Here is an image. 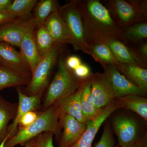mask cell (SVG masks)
<instances>
[{
    "label": "cell",
    "mask_w": 147,
    "mask_h": 147,
    "mask_svg": "<svg viewBox=\"0 0 147 147\" xmlns=\"http://www.w3.org/2000/svg\"><path fill=\"white\" fill-rule=\"evenodd\" d=\"M77 1L89 47L95 42L107 44L113 38L120 40V30L100 1Z\"/></svg>",
    "instance_id": "1"
},
{
    "label": "cell",
    "mask_w": 147,
    "mask_h": 147,
    "mask_svg": "<svg viewBox=\"0 0 147 147\" xmlns=\"http://www.w3.org/2000/svg\"><path fill=\"white\" fill-rule=\"evenodd\" d=\"M59 119L58 108L53 104L40 112L38 118L30 126L18 127L16 134L6 142L3 147H14L18 144L25 146L29 141L46 131L53 133L59 140L60 129Z\"/></svg>",
    "instance_id": "2"
},
{
    "label": "cell",
    "mask_w": 147,
    "mask_h": 147,
    "mask_svg": "<svg viewBox=\"0 0 147 147\" xmlns=\"http://www.w3.org/2000/svg\"><path fill=\"white\" fill-rule=\"evenodd\" d=\"M63 50L58 57L57 70L47 89L42 105L43 111L56 101L76 91L84 79H79L67 67Z\"/></svg>",
    "instance_id": "3"
},
{
    "label": "cell",
    "mask_w": 147,
    "mask_h": 147,
    "mask_svg": "<svg viewBox=\"0 0 147 147\" xmlns=\"http://www.w3.org/2000/svg\"><path fill=\"white\" fill-rule=\"evenodd\" d=\"M120 30L139 23L147 22V0H103Z\"/></svg>",
    "instance_id": "4"
},
{
    "label": "cell",
    "mask_w": 147,
    "mask_h": 147,
    "mask_svg": "<svg viewBox=\"0 0 147 147\" xmlns=\"http://www.w3.org/2000/svg\"><path fill=\"white\" fill-rule=\"evenodd\" d=\"M58 11L67 29L70 37V45L75 51L81 50L90 55L89 47L86 40L77 0L70 1L64 5L61 6Z\"/></svg>",
    "instance_id": "5"
},
{
    "label": "cell",
    "mask_w": 147,
    "mask_h": 147,
    "mask_svg": "<svg viewBox=\"0 0 147 147\" xmlns=\"http://www.w3.org/2000/svg\"><path fill=\"white\" fill-rule=\"evenodd\" d=\"M63 44L55 43L53 48L42 58L31 74L30 81L27 85L25 94L32 96L43 93L49 83L51 71L59 55L63 50Z\"/></svg>",
    "instance_id": "6"
},
{
    "label": "cell",
    "mask_w": 147,
    "mask_h": 147,
    "mask_svg": "<svg viewBox=\"0 0 147 147\" xmlns=\"http://www.w3.org/2000/svg\"><path fill=\"white\" fill-rule=\"evenodd\" d=\"M36 25L32 16L25 21L20 47V53L28 65L31 73L42 59L37 50L34 32Z\"/></svg>",
    "instance_id": "7"
},
{
    "label": "cell",
    "mask_w": 147,
    "mask_h": 147,
    "mask_svg": "<svg viewBox=\"0 0 147 147\" xmlns=\"http://www.w3.org/2000/svg\"><path fill=\"white\" fill-rule=\"evenodd\" d=\"M113 125L119 146H129L142 138L139 122L131 117L117 115L113 118Z\"/></svg>",
    "instance_id": "8"
},
{
    "label": "cell",
    "mask_w": 147,
    "mask_h": 147,
    "mask_svg": "<svg viewBox=\"0 0 147 147\" xmlns=\"http://www.w3.org/2000/svg\"><path fill=\"white\" fill-rule=\"evenodd\" d=\"M91 91L96 108L100 110L114 102L111 82L108 74L96 72L92 74Z\"/></svg>",
    "instance_id": "9"
},
{
    "label": "cell",
    "mask_w": 147,
    "mask_h": 147,
    "mask_svg": "<svg viewBox=\"0 0 147 147\" xmlns=\"http://www.w3.org/2000/svg\"><path fill=\"white\" fill-rule=\"evenodd\" d=\"M103 69L110 78L115 99L129 95L146 96L147 92L128 81L119 72L115 65H108Z\"/></svg>",
    "instance_id": "10"
},
{
    "label": "cell",
    "mask_w": 147,
    "mask_h": 147,
    "mask_svg": "<svg viewBox=\"0 0 147 147\" xmlns=\"http://www.w3.org/2000/svg\"><path fill=\"white\" fill-rule=\"evenodd\" d=\"M16 90L18 98V107L13 122L8 126V135L5 143L16 134L19 121L22 117L28 112L36 111L40 107L41 98L43 93L38 94L32 96H28L23 92L19 87L17 88Z\"/></svg>",
    "instance_id": "11"
},
{
    "label": "cell",
    "mask_w": 147,
    "mask_h": 147,
    "mask_svg": "<svg viewBox=\"0 0 147 147\" xmlns=\"http://www.w3.org/2000/svg\"><path fill=\"white\" fill-rule=\"evenodd\" d=\"M119 107L115 100L110 105L100 110L94 118L86 123L87 127L82 137L70 147H91L96 135L103 123Z\"/></svg>",
    "instance_id": "12"
},
{
    "label": "cell",
    "mask_w": 147,
    "mask_h": 147,
    "mask_svg": "<svg viewBox=\"0 0 147 147\" xmlns=\"http://www.w3.org/2000/svg\"><path fill=\"white\" fill-rule=\"evenodd\" d=\"M0 66L26 76H31L28 65L20 52L13 46L0 42Z\"/></svg>",
    "instance_id": "13"
},
{
    "label": "cell",
    "mask_w": 147,
    "mask_h": 147,
    "mask_svg": "<svg viewBox=\"0 0 147 147\" xmlns=\"http://www.w3.org/2000/svg\"><path fill=\"white\" fill-rule=\"evenodd\" d=\"M60 127L63 128L59 140V147H70L82 137L87 127L86 123L79 121L69 115H65L59 119Z\"/></svg>",
    "instance_id": "14"
},
{
    "label": "cell",
    "mask_w": 147,
    "mask_h": 147,
    "mask_svg": "<svg viewBox=\"0 0 147 147\" xmlns=\"http://www.w3.org/2000/svg\"><path fill=\"white\" fill-rule=\"evenodd\" d=\"M84 81L76 92L59 99L54 103L58 108L59 119L67 114L75 118L80 122L86 123L80 102Z\"/></svg>",
    "instance_id": "15"
},
{
    "label": "cell",
    "mask_w": 147,
    "mask_h": 147,
    "mask_svg": "<svg viewBox=\"0 0 147 147\" xmlns=\"http://www.w3.org/2000/svg\"><path fill=\"white\" fill-rule=\"evenodd\" d=\"M43 26L55 43L70 44V37L67 29L58 11L52 13Z\"/></svg>",
    "instance_id": "16"
},
{
    "label": "cell",
    "mask_w": 147,
    "mask_h": 147,
    "mask_svg": "<svg viewBox=\"0 0 147 147\" xmlns=\"http://www.w3.org/2000/svg\"><path fill=\"white\" fill-rule=\"evenodd\" d=\"M121 74L132 84L147 92V69L135 64L115 65Z\"/></svg>",
    "instance_id": "17"
},
{
    "label": "cell",
    "mask_w": 147,
    "mask_h": 147,
    "mask_svg": "<svg viewBox=\"0 0 147 147\" xmlns=\"http://www.w3.org/2000/svg\"><path fill=\"white\" fill-rule=\"evenodd\" d=\"M27 19L16 18L1 25L0 42L19 47L22 38L23 26Z\"/></svg>",
    "instance_id": "18"
},
{
    "label": "cell",
    "mask_w": 147,
    "mask_h": 147,
    "mask_svg": "<svg viewBox=\"0 0 147 147\" xmlns=\"http://www.w3.org/2000/svg\"><path fill=\"white\" fill-rule=\"evenodd\" d=\"M18 103L9 102L0 95V147H3L8 135V123L14 119Z\"/></svg>",
    "instance_id": "19"
},
{
    "label": "cell",
    "mask_w": 147,
    "mask_h": 147,
    "mask_svg": "<svg viewBox=\"0 0 147 147\" xmlns=\"http://www.w3.org/2000/svg\"><path fill=\"white\" fill-rule=\"evenodd\" d=\"M92 74L84 79L80 99L82 113L86 120V123L94 118L100 110H97L96 108L92 97L91 84Z\"/></svg>",
    "instance_id": "20"
},
{
    "label": "cell",
    "mask_w": 147,
    "mask_h": 147,
    "mask_svg": "<svg viewBox=\"0 0 147 147\" xmlns=\"http://www.w3.org/2000/svg\"><path fill=\"white\" fill-rule=\"evenodd\" d=\"M119 108H123L133 111L145 121H147L146 98L137 95H129L115 98Z\"/></svg>",
    "instance_id": "21"
},
{
    "label": "cell",
    "mask_w": 147,
    "mask_h": 147,
    "mask_svg": "<svg viewBox=\"0 0 147 147\" xmlns=\"http://www.w3.org/2000/svg\"><path fill=\"white\" fill-rule=\"evenodd\" d=\"M120 40L126 45L146 41L147 22L139 23L120 30Z\"/></svg>",
    "instance_id": "22"
},
{
    "label": "cell",
    "mask_w": 147,
    "mask_h": 147,
    "mask_svg": "<svg viewBox=\"0 0 147 147\" xmlns=\"http://www.w3.org/2000/svg\"><path fill=\"white\" fill-rule=\"evenodd\" d=\"M57 0H40L38 1L33 9L32 19L36 26L43 25L52 13L58 11L60 7Z\"/></svg>",
    "instance_id": "23"
},
{
    "label": "cell",
    "mask_w": 147,
    "mask_h": 147,
    "mask_svg": "<svg viewBox=\"0 0 147 147\" xmlns=\"http://www.w3.org/2000/svg\"><path fill=\"white\" fill-rule=\"evenodd\" d=\"M90 55L95 61L100 63L102 67L108 65H116L119 61L107 44L95 42L89 47Z\"/></svg>",
    "instance_id": "24"
},
{
    "label": "cell",
    "mask_w": 147,
    "mask_h": 147,
    "mask_svg": "<svg viewBox=\"0 0 147 147\" xmlns=\"http://www.w3.org/2000/svg\"><path fill=\"white\" fill-rule=\"evenodd\" d=\"M31 76H26L0 66V92L6 88L27 86Z\"/></svg>",
    "instance_id": "25"
},
{
    "label": "cell",
    "mask_w": 147,
    "mask_h": 147,
    "mask_svg": "<svg viewBox=\"0 0 147 147\" xmlns=\"http://www.w3.org/2000/svg\"><path fill=\"white\" fill-rule=\"evenodd\" d=\"M34 36L37 50L42 59L50 53L55 43L43 25L36 26Z\"/></svg>",
    "instance_id": "26"
},
{
    "label": "cell",
    "mask_w": 147,
    "mask_h": 147,
    "mask_svg": "<svg viewBox=\"0 0 147 147\" xmlns=\"http://www.w3.org/2000/svg\"><path fill=\"white\" fill-rule=\"evenodd\" d=\"M107 45L112 50L119 62L137 64L127 45L120 40L113 38L108 41Z\"/></svg>",
    "instance_id": "27"
},
{
    "label": "cell",
    "mask_w": 147,
    "mask_h": 147,
    "mask_svg": "<svg viewBox=\"0 0 147 147\" xmlns=\"http://www.w3.org/2000/svg\"><path fill=\"white\" fill-rule=\"evenodd\" d=\"M37 2V0H14L11 4L7 12L16 18H30Z\"/></svg>",
    "instance_id": "28"
},
{
    "label": "cell",
    "mask_w": 147,
    "mask_h": 147,
    "mask_svg": "<svg viewBox=\"0 0 147 147\" xmlns=\"http://www.w3.org/2000/svg\"><path fill=\"white\" fill-rule=\"evenodd\" d=\"M127 45L131 51L137 64L147 69V40L138 44Z\"/></svg>",
    "instance_id": "29"
},
{
    "label": "cell",
    "mask_w": 147,
    "mask_h": 147,
    "mask_svg": "<svg viewBox=\"0 0 147 147\" xmlns=\"http://www.w3.org/2000/svg\"><path fill=\"white\" fill-rule=\"evenodd\" d=\"M115 141L112 130L108 124L105 125L99 142L94 147H114Z\"/></svg>",
    "instance_id": "30"
},
{
    "label": "cell",
    "mask_w": 147,
    "mask_h": 147,
    "mask_svg": "<svg viewBox=\"0 0 147 147\" xmlns=\"http://www.w3.org/2000/svg\"><path fill=\"white\" fill-rule=\"evenodd\" d=\"M54 134L51 132H43L33 139L36 147H54L53 137Z\"/></svg>",
    "instance_id": "31"
},
{
    "label": "cell",
    "mask_w": 147,
    "mask_h": 147,
    "mask_svg": "<svg viewBox=\"0 0 147 147\" xmlns=\"http://www.w3.org/2000/svg\"><path fill=\"white\" fill-rule=\"evenodd\" d=\"M40 112L31 111L26 113L20 120L18 127H25L30 126L38 118Z\"/></svg>",
    "instance_id": "32"
},
{
    "label": "cell",
    "mask_w": 147,
    "mask_h": 147,
    "mask_svg": "<svg viewBox=\"0 0 147 147\" xmlns=\"http://www.w3.org/2000/svg\"><path fill=\"white\" fill-rule=\"evenodd\" d=\"M74 74L79 79H84L88 78L92 74L90 68L86 64L82 63L74 70Z\"/></svg>",
    "instance_id": "33"
},
{
    "label": "cell",
    "mask_w": 147,
    "mask_h": 147,
    "mask_svg": "<svg viewBox=\"0 0 147 147\" xmlns=\"http://www.w3.org/2000/svg\"><path fill=\"white\" fill-rule=\"evenodd\" d=\"M82 63V60L76 55H71L66 57V65L69 68L73 71Z\"/></svg>",
    "instance_id": "34"
},
{
    "label": "cell",
    "mask_w": 147,
    "mask_h": 147,
    "mask_svg": "<svg viewBox=\"0 0 147 147\" xmlns=\"http://www.w3.org/2000/svg\"><path fill=\"white\" fill-rule=\"evenodd\" d=\"M16 19L7 12L0 11V26Z\"/></svg>",
    "instance_id": "35"
},
{
    "label": "cell",
    "mask_w": 147,
    "mask_h": 147,
    "mask_svg": "<svg viewBox=\"0 0 147 147\" xmlns=\"http://www.w3.org/2000/svg\"><path fill=\"white\" fill-rule=\"evenodd\" d=\"M12 0H0V11L7 12Z\"/></svg>",
    "instance_id": "36"
},
{
    "label": "cell",
    "mask_w": 147,
    "mask_h": 147,
    "mask_svg": "<svg viewBox=\"0 0 147 147\" xmlns=\"http://www.w3.org/2000/svg\"><path fill=\"white\" fill-rule=\"evenodd\" d=\"M146 137L144 136L141 138L139 140L137 141V142L132 144L129 145V146H118L117 147H141L143 144L144 142L146 141Z\"/></svg>",
    "instance_id": "37"
},
{
    "label": "cell",
    "mask_w": 147,
    "mask_h": 147,
    "mask_svg": "<svg viewBox=\"0 0 147 147\" xmlns=\"http://www.w3.org/2000/svg\"><path fill=\"white\" fill-rule=\"evenodd\" d=\"M24 147H36L33 139L27 143Z\"/></svg>",
    "instance_id": "38"
},
{
    "label": "cell",
    "mask_w": 147,
    "mask_h": 147,
    "mask_svg": "<svg viewBox=\"0 0 147 147\" xmlns=\"http://www.w3.org/2000/svg\"><path fill=\"white\" fill-rule=\"evenodd\" d=\"M141 147H147V142H145Z\"/></svg>",
    "instance_id": "39"
}]
</instances>
